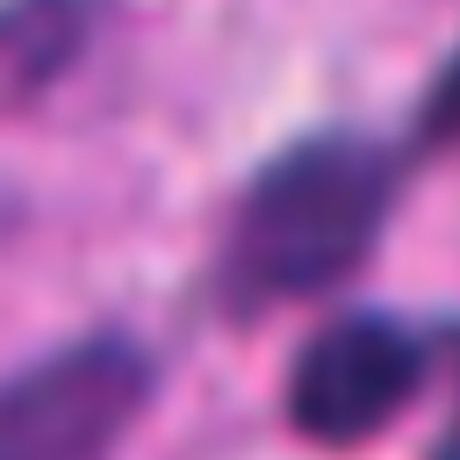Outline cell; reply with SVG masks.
I'll return each instance as SVG.
<instances>
[{"mask_svg": "<svg viewBox=\"0 0 460 460\" xmlns=\"http://www.w3.org/2000/svg\"><path fill=\"white\" fill-rule=\"evenodd\" d=\"M93 29V0H14L7 7V93L29 101L50 86Z\"/></svg>", "mask_w": 460, "mask_h": 460, "instance_id": "cell-4", "label": "cell"}, {"mask_svg": "<svg viewBox=\"0 0 460 460\" xmlns=\"http://www.w3.org/2000/svg\"><path fill=\"white\" fill-rule=\"evenodd\" d=\"M381 216H388V158L359 137H309L244 187L223 273L244 302L316 295L359 266Z\"/></svg>", "mask_w": 460, "mask_h": 460, "instance_id": "cell-1", "label": "cell"}, {"mask_svg": "<svg viewBox=\"0 0 460 460\" xmlns=\"http://www.w3.org/2000/svg\"><path fill=\"white\" fill-rule=\"evenodd\" d=\"M151 359L129 338H86L36 359L0 410V460H101L144 410Z\"/></svg>", "mask_w": 460, "mask_h": 460, "instance_id": "cell-2", "label": "cell"}, {"mask_svg": "<svg viewBox=\"0 0 460 460\" xmlns=\"http://www.w3.org/2000/svg\"><path fill=\"white\" fill-rule=\"evenodd\" d=\"M453 359H460V331H453ZM431 460H460V395H453V417H446V431H438Z\"/></svg>", "mask_w": 460, "mask_h": 460, "instance_id": "cell-6", "label": "cell"}, {"mask_svg": "<svg viewBox=\"0 0 460 460\" xmlns=\"http://www.w3.org/2000/svg\"><path fill=\"white\" fill-rule=\"evenodd\" d=\"M424 137L431 144H460V58L438 72V86L424 101Z\"/></svg>", "mask_w": 460, "mask_h": 460, "instance_id": "cell-5", "label": "cell"}, {"mask_svg": "<svg viewBox=\"0 0 460 460\" xmlns=\"http://www.w3.org/2000/svg\"><path fill=\"white\" fill-rule=\"evenodd\" d=\"M417 381L424 345L395 316H345L302 345L288 374V417L316 446H359L417 395Z\"/></svg>", "mask_w": 460, "mask_h": 460, "instance_id": "cell-3", "label": "cell"}]
</instances>
